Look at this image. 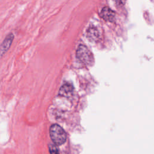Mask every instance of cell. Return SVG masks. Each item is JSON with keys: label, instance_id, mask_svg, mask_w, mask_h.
Segmentation results:
<instances>
[{"label": "cell", "instance_id": "cell-1", "mask_svg": "<svg viewBox=\"0 0 154 154\" xmlns=\"http://www.w3.org/2000/svg\"><path fill=\"white\" fill-rule=\"evenodd\" d=\"M49 135L54 144L58 146L64 144L67 139L65 131L57 124L51 125L49 129Z\"/></svg>", "mask_w": 154, "mask_h": 154}, {"label": "cell", "instance_id": "cell-2", "mask_svg": "<svg viewBox=\"0 0 154 154\" xmlns=\"http://www.w3.org/2000/svg\"><path fill=\"white\" fill-rule=\"evenodd\" d=\"M78 59L85 65L91 66L94 63V58L91 51L84 45H79L76 50Z\"/></svg>", "mask_w": 154, "mask_h": 154}, {"label": "cell", "instance_id": "cell-3", "mask_svg": "<svg viewBox=\"0 0 154 154\" xmlns=\"http://www.w3.org/2000/svg\"><path fill=\"white\" fill-rule=\"evenodd\" d=\"M14 38V35L13 32H10L5 36L2 42L0 45V59L9 50L13 42Z\"/></svg>", "mask_w": 154, "mask_h": 154}, {"label": "cell", "instance_id": "cell-4", "mask_svg": "<svg viewBox=\"0 0 154 154\" xmlns=\"http://www.w3.org/2000/svg\"><path fill=\"white\" fill-rule=\"evenodd\" d=\"M100 17L105 21L114 22L116 20V14L108 7H104L100 11Z\"/></svg>", "mask_w": 154, "mask_h": 154}, {"label": "cell", "instance_id": "cell-5", "mask_svg": "<svg viewBox=\"0 0 154 154\" xmlns=\"http://www.w3.org/2000/svg\"><path fill=\"white\" fill-rule=\"evenodd\" d=\"M87 37L90 41L96 42L99 38L98 30L94 26H90L87 31Z\"/></svg>", "mask_w": 154, "mask_h": 154}, {"label": "cell", "instance_id": "cell-6", "mask_svg": "<svg viewBox=\"0 0 154 154\" xmlns=\"http://www.w3.org/2000/svg\"><path fill=\"white\" fill-rule=\"evenodd\" d=\"M73 87L70 84H64L60 89L59 94L62 96L68 97L73 93Z\"/></svg>", "mask_w": 154, "mask_h": 154}, {"label": "cell", "instance_id": "cell-7", "mask_svg": "<svg viewBox=\"0 0 154 154\" xmlns=\"http://www.w3.org/2000/svg\"><path fill=\"white\" fill-rule=\"evenodd\" d=\"M48 147L50 154H60L58 149L55 144L51 143L49 144Z\"/></svg>", "mask_w": 154, "mask_h": 154}]
</instances>
